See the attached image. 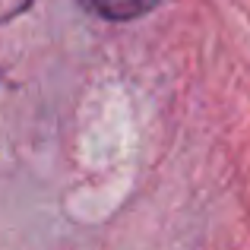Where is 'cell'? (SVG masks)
I'll return each mask as SVG.
<instances>
[{
    "label": "cell",
    "instance_id": "cell-1",
    "mask_svg": "<svg viewBox=\"0 0 250 250\" xmlns=\"http://www.w3.org/2000/svg\"><path fill=\"white\" fill-rule=\"evenodd\" d=\"M89 13L108 19V22H130L159 6V0H80Z\"/></svg>",
    "mask_w": 250,
    "mask_h": 250
},
{
    "label": "cell",
    "instance_id": "cell-2",
    "mask_svg": "<svg viewBox=\"0 0 250 250\" xmlns=\"http://www.w3.org/2000/svg\"><path fill=\"white\" fill-rule=\"evenodd\" d=\"M35 0H0V22H10V19L22 16Z\"/></svg>",
    "mask_w": 250,
    "mask_h": 250
}]
</instances>
